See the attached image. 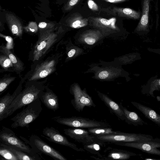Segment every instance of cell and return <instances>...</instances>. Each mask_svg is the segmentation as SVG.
Here are the masks:
<instances>
[{"label":"cell","instance_id":"cell-16","mask_svg":"<svg viewBox=\"0 0 160 160\" xmlns=\"http://www.w3.org/2000/svg\"><path fill=\"white\" fill-rule=\"evenodd\" d=\"M5 18L12 34L17 37L21 36L23 28L20 20L15 15L9 13L6 14Z\"/></svg>","mask_w":160,"mask_h":160},{"label":"cell","instance_id":"cell-1","mask_svg":"<svg viewBox=\"0 0 160 160\" xmlns=\"http://www.w3.org/2000/svg\"><path fill=\"white\" fill-rule=\"evenodd\" d=\"M42 110L41 102L39 98L29 104L26 108L11 119L13 122L11 127L13 128L18 127L28 128L29 124L38 117Z\"/></svg>","mask_w":160,"mask_h":160},{"label":"cell","instance_id":"cell-30","mask_svg":"<svg viewBox=\"0 0 160 160\" xmlns=\"http://www.w3.org/2000/svg\"><path fill=\"white\" fill-rule=\"evenodd\" d=\"M0 64L5 69L13 67V63L9 58L4 54L0 56Z\"/></svg>","mask_w":160,"mask_h":160},{"label":"cell","instance_id":"cell-37","mask_svg":"<svg viewBox=\"0 0 160 160\" xmlns=\"http://www.w3.org/2000/svg\"><path fill=\"white\" fill-rule=\"evenodd\" d=\"M89 8L91 10L98 11V7L97 4L92 0H88V2Z\"/></svg>","mask_w":160,"mask_h":160},{"label":"cell","instance_id":"cell-26","mask_svg":"<svg viewBox=\"0 0 160 160\" xmlns=\"http://www.w3.org/2000/svg\"><path fill=\"white\" fill-rule=\"evenodd\" d=\"M0 145L8 148L16 156L18 160H38L37 158L12 146L1 142H0Z\"/></svg>","mask_w":160,"mask_h":160},{"label":"cell","instance_id":"cell-24","mask_svg":"<svg viewBox=\"0 0 160 160\" xmlns=\"http://www.w3.org/2000/svg\"><path fill=\"white\" fill-rule=\"evenodd\" d=\"M113 10L120 17L137 19L141 16L140 12L128 8L114 7Z\"/></svg>","mask_w":160,"mask_h":160},{"label":"cell","instance_id":"cell-36","mask_svg":"<svg viewBox=\"0 0 160 160\" xmlns=\"http://www.w3.org/2000/svg\"><path fill=\"white\" fill-rule=\"evenodd\" d=\"M79 1V0H70L66 5L65 7V10H68L71 9Z\"/></svg>","mask_w":160,"mask_h":160},{"label":"cell","instance_id":"cell-12","mask_svg":"<svg viewBox=\"0 0 160 160\" xmlns=\"http://www.w3.org/2000/svg\"><path fill=\"white\" fill-rule=\"evenodd\" d=\"M55 61L52 60L46 61L38 65L29 80H35L47 76L55 71Z\"/></svg>","mask_w":160,"mask_h":160},{"label":"cell","instance_id":"cell-31","mask_svg":"<svg viewBox=\"0 0 160 160\" xmlns=\"http://www.w3.org/2000/svg\"><path fill=\"white\" fill-rule=\"evenodd\" d=\"M55 26V24L53 23L41 22L39 23L38 27L40 32H42L53 30Z\"/></svg>","mask_w":160,"mask_h":160},{"label":"cell","instance_id":"cell-19","mask_svg":"<svg viewBox=\"0 0 160 160\" xmlns=\"http://www.w3.org/2000/svg\"><path fill=\"white\" fill-rule=\"evenodd\" d=\"M106 143L99 140L89 144H83V148L89 153L102 158L106 148Z\"/></svg>","mask_w":160,"mask_h":160},{"label":"cell","instance_id":"cell-33","mask_svg":"<svg viewBox=\"0 0 160 160\" xmlns=\"http://www.w3.org/2000/svg\"><path fill=\"white\" fill-rule=\"evenodd\" d=\"M23 28L26 32L33 33L37 32L38 29L36 23L33 22H29L28 25Z\"/></svg>","mask_w":160,"mask_h":160},{"label":"cell","instance_id":"cell-39","mask_svg":"<svg viewBox=\"0 0 160 160\" xmlns=\"http://www.w3.org/2000/svg\"><path fill=\"white\" fill-rule=\"evenodd\" d=\"M76 52V50L74 49H72L69 52H68V57L71 58L72 57Z\"/></svg>","mask_w":160,"mask_h":160},{"label":"cell","instance_id":"cell-34","mask_svg":"<svg viewBox=\"0 0 160 160\" xmlns=\"http://www.w3.org/2000/svg\"><path fill=\"white\" fill-rule=\"evenodd\" d=\"M0 37L4 38L7 42L6 48L10 50L13 48V44L12 38L8 36L4 35L1 33H0Z\"/></svg>","mask_w":160,"mask_h":160},{"label":"cell","instance_id":"cell-10","mask_svg":"<svg viewBox=\"0 0 160 160\" xmlns=\"http://www.w3.org/2000/svg\"><path fill=\"white\" fill-rule=\"evenodd\" d=\"M116 145L135 148L148 154L160 156V139L153 138L142 142H128L116 143Z\"/></svg>","mask_w":160,"mask_h":160},{"label":"cell","instance_id":"cell-40","mask_svg":"<svg viewBox=\"0 0 160 160\" xmlns=\"http://www.w3.org/2000/svg\"><path fill=\"white\" fill-rule=\"evenodd\" d=\"M107 2H112V3H117L122 2L126 1V0H103Z\"/></svg>","mask_w":160,"mask_h":160},{"label":"cell","instance_id":"cell-3","mask_svg":"<svg viewBox=\"0 0 160 160\" xmlns=\"http://www.w3.org/2000/svg\"><path fill=\"white\" fill-rule=\"evenodd\" d=\"M0 142L4 144L12 146L30 155L42 160L41 155L35 152L25 142L21 140L11 129L2 126L0 131Z\"/></svg>","mask_w":160,"mask_h":160},{"label":"cell","instance_id":"cell-2","mask_svg":"<svg viewBox=\"0 0 160 160\" xmlns=\"http://www.w3.org/2000/svg\"><path fill=\"white\" fill-rule=\"evenodd\" d=\"M43 91L41 87L32 85L20 92L7 109L3 119L11 116L18 109L27 105L39 98Z\"/></svg>","mask_w":160,"mask_h":160},{"label":"cell","instance_id":"cell-27","mask_svg":"<svg viewBox=\"0 0 160 160\" xmlns=\"http://www.w3.org/2000/svg\"><path fill=\"white\" fill-rule=\"evenodd\" d=\"M88 130L91 134L96 137L109 134H116L120 132L114 131L109 127L90 128L88 129Z\"/></svg>","mask_w":160,"mask_h":160},{"label":"cell","instance_id":"cell-20","mask_svg":"<svg viewBox=\"0 0 160 160\" xmlns=\"http://www.w3.org/2000/svg\"><path fill=\"white\" fill-rule=\"evenodd\" d=\"M90 21L94 26L98 28L110 30H116L117 29L115 24L116 19L114 18L108 20L101 18H91Z\"/></svg>","mask_w":160,"mask_h":160},{"label":"cell","instance_id":"cell-13","mask_svg":"<svg viewBox=\"0 0 160 160\" xmlns=\"http://www.w3.org/2000/svg\"><path fill=\"white\" fill-rule=\"evenodd\" d=\"M136 155L135 153L130 151L108 147L105 150L102 158V159L105 160H125Z\"/></svg>","mask_w":160,"mask_h":160},{"label":"cell","instance_id":"cell-8","mask_svg":"<svg viewBox=\"0 0 160 160\" xmlns=\"http://www.w3.org/2000/svg\"><path fill=\"white\" fill-rule=\"evenodd\" d=\"M71 93L74 98L71 101V103L78 111H82L85 107L95 108L96 105L86 90H82L77 84L72 86Z\"/></svg>","mask_w":160,"mask_h":160},{"label":"cell","instance_id":"cell-23","mask_svg":"<svg viewBox=\"0 0 160 160\" xmlns=\"http://www.w3.org/2000/svg\"><path fill=\"white\" fill-rule=\"evenodd\" d=\"M160 90V78L151 79L145 85L142 87L141 92L143 94L154 98L153 92Z\"/></svg>","mask_w":160,"mask_h":160},{"label":"cell","instance_id":"cell-17","mask_svg":"<svg viewBox=\"0 0 160 160\" xmlns=\"http://www.w3.org/2000/svg\"><path fill=\"white\" fill-rule=\"evenodd\" d=\"M131 103L143 113L146 118L160 126V115L154 110L135 102H132Z\"/></svg>","mask_w":160,"mask_h":160},{"label":"cell","instance_id":"cell-5","mask_svg":"<svg viewBox=\"0 0 160 160\" xmlns=\"http://www.w3.org/2000/svg\"><path fill=\"white\" fill-rule=\"evenodd\" d=\"M100 140L107 143L116 144L128 142H142L153 138L151 135L141 133H128L120 132L116 134H109L97 137Z\"/></svg>","mask_w":160,"mask_h":160},{"label":"cell","instance_id":"cell-29","mask_svg":"<svg viewBox=\"0 0 160 160\" xmlns=\"http://www.w3.org/2000/svg\"><path fill=\"white\" fill-rule=\"evenodd\" d=\"M0 155L5 159L18 160L16 156L8 148L0 145Z\"/></svg>","mask_w":160,"mask_h":160},{"label":"cell","instance_id":"cell-28","mask_svg":"<svg viewBox=\"0 0 160 160\" xmlns=\"http://www.w3.org/2000/svg\"><path fill=\"white\" fill-rule=\"evenodd\" d=\"M88 20L81 17H73L69 20V26L73 28H78L84 27L88 24Z\"/></svg>","mask_w":160,"mask_h":160},{"label":"cell","instance_id":"cell-38","mask_svg":"<svg viewBox=\"0 0 160 160\" xmlns=\"http://www.w3.org/2000/svg\"><path fill=\"white\" fill-rule=\"evenodd\" d=\"M109 73L107 71H102L98 74V76L99 78L104 79L107 78L109 76Z\"/></svg>","mask_w":160,"mask_h":160},{"label":"cell","instance_id":"cell-7","mask_svg":"<svg viewBox=\"0 0 160 160\" xmlns=\"http://www.w3.org/2000/svg\"><path fill=\"white\" fill-rule=\"evenodd\" d=\"M57 34L53 30L40 32L39 38L34 48L33 61L38 60L44 55L57 40Z\"/></svg>","mask_w":160,"mask_h":160},{"label":"cell","instance_id":"cell-32","mask_svg":"<svg viewBox=\"0 0 160 160\" xmlns=\"http://www.w3.org/2000/svg\"><path fill=\"white\" fill-rule=\"evenodd\" d=\"M15 77L6 78L1 79L0 81V93H1L6 89L9 84L15 79Z\"/></svg>","mask_w":160,"mask_h":160},{"label":"cell","instance_id":"cell-25","mask_svg":"<svg viewBox=\"0 0 160 160\" xmlns=\"http://www.w3.org/2000/svg\"><path fill=\"white\" fill-rule=\"evenodd\" d=\"M0 51L4 54L7 56L12 62L13 67L17 71H21L23 68L22 62L15 56L4 45L2 44L0 47Z\"/></svg>","mask_w":160,"mask_h":160},{"label":"cell","instance_id":"cell-22","mask_svg":"<svg viewBox=\"0 0 160 160\" xmlns=\"http://www.w3.org/2000/svg\"><path fill=\"white\" fill-rule=\"evenodd\" d=\"M149 3L150 0H143L142 16L136 28L138 31L147 30L148 27Z\"/></svg>","mask_w":160,"mask_h":160},{"label":"cell","instance_id":"cell-4","mask_svg":"<svg viewBox=\"0 0 160 160\" xmlns=\"http://www.w3.org/2000/svg\"><path fill=\"white\" fill-rule=\"evenodd\" d=\"M52 119L59 124L73 128L89 129L110 127V125L106 122L80 117H62L56 116L52 118Z\"/></svg>","mask_w":160,"mask_h":160},{"label":"cell","instance_id":"cell-35","mask_svg":"<svg viewBox=\"0 0 160 160\" xmlns=\"http://www.w3.org/2000/svg\"><path fill=\"white\" fill-rule=\"evenodd\" d=\"M84 40L87 44L92 45L95 43L96 39V37L93 34L88 33L85 35Z\"/></svg>","mask_w":160,"mask_h":160},{"label":"cell","instance_id":"cell-6","mask_svg":"<svg viewBox=\"0 0 160 160\" xmlns=\"http://www.w3.org/2000/svg\"><path fill=\"white\" fill-rule=\"evenodd\" d=\"M26 143L36 153L41 155L43 153L55 160H67L59 152L50 146L36 135H32L29 141L26 140Z\"/></svg>","mask_w":160,"mask_h":160},{"label":"cell","instance_id":"cell-11","mask_svg":"<svg viewBox=\"0 0 160 160\" xmlns=\"http://www.w3.org/2000/svg\"><path fill=\"white\" fill-rule=\"evenodd\" d=\"M65 134L75 141L83 144H87L99 140L97 137L91 134L88 130L80 128L63 129Z\"/></svg>","mask_w":160,"mask_h":160},{"label":"cell","instance_id":"cell-15","mask_svg":"<svg viewBox=\"0 0 160 160\" xmlns=\"http://www.w3.org/2000/svg\"><path fill=\"white\" fill-rule=\"evenodd\" d=\"M98 95L101 100L110 111L122 121H125L126 117L119 104H117L107 95L98 92Z\"/></svg>","mask_w":160,"mask_h":160},{"label":"cell","instance_id":"cell-21","mask_svg":"<svg viewBox=\"0 0 160 160\" xmlns=\"http://www.w3.org/2000/svg\"><path fill=\"white\" fill-rule=\"evenodd\" d=\"M119 105L123 111L125 116V121L129 124H132L134 126L143 125L145 124V122L135 112L129 111L124 107L121 103Z\"/></svg>","mask_w":160,"mask_h":160},{"label":"cell","instance_id":"cell-14","mask_svg":"<svg viewBox=\"0 0 160 160\" xmlns=\"http://www.w3.org/2000/svg\"><path fill=\"white\" fill-rule=\"evenodd\" d=\"M39 98L48 108L54 112L59 108L58 97L52 90L48 89L45 92L42 91L40 94Z\"/></svg>","mask_w":160,"mask_h":160},{"label":"cell","instance_id":"cell-9","mask_svg":"<svg viewBox=\"0 0 160 160\" xmlns=\"http://www.w3.org/2000/svg\"><path fill=\"white\" fill-rule=\"evenodd\" d=\"M42 133L45 138L50 142L69 147L77 152L85 151L83 148H78L76 144L69 141L59 131L53 127L44 128Z\"/></svg>","mask_w":160,"mask_h":160},{"label":"cell","instance_id":"cell-18","mask_svg":"<svg viewBox=\"0 0 160 160\" xmlns=\"http://www.w3.org/2000/svg\"><path fill=\"white\" fill-rule=\"evenodd\" d=\"M21 87H18L12 95L9 92L0 98V121L3 120L6 111L18 94L21 91Z\"/></svg>","mask_w":160,"mask_h":160}]
</instances>
